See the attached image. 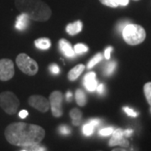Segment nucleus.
Listing matches in <instances>:
<instances>
[{
	"instance_id": "nucleus-1",
	"label": "nucleus",
	"mask_w": 151,
	"mask_h": 151,
	"mask_svg": "<svg viewBox=\"0 0 151 151\" xmlns=\"http://www.w3.org/2000/svg\"><path fill=\"white\" fill-rule=\"evenodd\" d=\"M4 136L6 140L11 145L24 147L40 143L45 136V131L36 124L19 122L8 125L4 131Z\"/></svg>"
},
{
	"instance_id": "nucleus-2",
	"label": "nucleus",
	"mask_w": 151,
	"mask_h": 151,
	"mask_svg": "<svg viewBox=\"0 0 151 151\" xmlns=\"http://www.w3.org/2000/svg\"><path fill=\"white\" fill-rule=\"evenodd\" d=\"M15 6L20 13L26 14L35 21H47L52 11L42 0H15Z\"/></svg>"
},
{
	"instance_id": "nucleus-3",
	"label": "nucleus",
	"mask_w": 151,
	"mask_h": 151,
	"mask_svg": "<svg viewBox=\"0 0 151 151\" xmlns=\"http://www.w3.org/2000/svg\"><path fill=\"white\" fill-rule=\"evenodd\" d=\"M123 37L125 42L130 45L141 44L146 38V32L141 25L129 24L123 29Z\"/></svg>"
},
{
	"instance_id": "nucleus-4",
	"label": "nucleus",
	"mask_w": 151,
	"mask_h": 151,
	"mask_svg": "<svg viewBox=\"0 0 151 151\" xmlns=\"http://www.w3.org/2000/svg\"><path fill=\"white\" fill-rule=\"evenodd\" d=\"M19 104V100L14 92L6 91L0 93V108L6 113L9 115L15 114Z\"/></svg>"
},
{
	"instance_id": "nucleus-5",
	"label": "nucleus",
	"mask_w": 151,
	"mask_h": 151,
	"mask_svg": "<svg viewBox=\"0 0 151 151\" xmlns=\"http://www.w3.org/2000/svg\"><path fill=\"white\" fill-rule=\"evenodd\" d=\"M16 64L23 73L28 76H35L39 70V65L36 60L29 57L25 53H20L16 57Z\"/></svg>"
},
{
	"instance_id": "nucleus-6",
	"label": "nucleus",
	"mask_w": 151,
	"mask_h": 151,
	"mask_svg": "<svg viewBox=\"0 0 151 151\" xmlns=\"http://www.w3.org/2000/svg\"><path fill=\"white\" fill-rule=\"evenodd\" d=\"M50 104L52 115L55 118H60L63 114L62 103H63V94L60 91H54L50 95Z\"/></svg>"
},
{
	"instance_id": "nucleus-7",
	"label": "nucleus",
	"mask_w": 151,
	"mask_h": 151,
	"mask_svg": "<svg viewBox=\"0 0 151 151\" xmlns=\"http://www.w3.org/2000/svg\"><path fill=\"white\" fill-rule=\"evenodd\" d=\"M14 76V65L10 59H0V81H9Z\"/></svg>"
},
{
	"instance_id": "nucleus-8",
	"label": "nucleus",
	"mask_w": 151,
	"mask_h": 151,
	"mask_svg": "<svg viewBox=\"0 0 151 151\" xmlns=\"http://www.w3.org/2000/svg\"><path fill=\"white\" fill-rule=\"evenodd\" d=\"M28 103L32 108L37 109L41 113H46L50 108V101L40 95H32L29 97Z\"/></svg>"
},
{
	"instance_id": "nucleus-9",
	"label": "nucleus",
	"mask_w": 151,
	"mask_h": 151,
	"mask_svg": "<svg viewBox=\"0 0 151 151\" xmlns=\"http://www.w3.org/2000/svg\"><path fill=\"white\" fill-rule=\"evenodd\" d=\"M129 141H127L124 139V130L121 129H117L113 130V134H112V138L108 143L109 146H116L119 145L122 147H128L129 146Z\"/></svg>"
},
{
	"instance_id": "nucleus-10",
	"label": "nucleus",
	"mask_w": 151,
	"mask_h": 151,
	"mask_svg": "<svg viewBox=\"0 0 151 151\" xmlns=\"http://www.w3.org/2000/svg\"><path fill=\"white\" fill-rule=\"evenodd\" d=\"M83 84L87 91H89V92L96 91L98 84H97V81L96 79L95 72L92 71V72L86 73L83 78Z\"/></svg>"
},
{
	"instance_id": "nucleus-11",
	"label": "nucleus",
	"mask_w": 151,
	"mask_h": 151,
	"mask_svg": "<svg viewBox=\"0 0 151 151\" xmlns=\"http://www.w3.org/2000/svg\"><path fill=\"white\" fill-rule=\"evenodd\" d=\"M59 48L60 51L68 58L75 57L76 53L74 51V48H72L70 43L65 39H60L59 40Z\"/></svg>"
},
{
	"instance_id": "nucleus-12",
	"label": "nucleus",
	"mask_w": 151,
	"mask_h": 151,
	"mask_svg": "<svg viewBox=\"0 0 151 151\" xmlns=\"http://www.w3.org/2000/svg\"><path fill=\"white\" fill-rule=\"evenodd\" d=\"M29 19L30 18L26 14L21 13L19 16H17L16 22H15V28L19 31L25 30L29 24Z\"/></svg>"
},
{
	"instance_id": "nucleus-13",
	"label": "nucleus",
	"mask_w": 151,
	"mask_h": 151,
	"mask_svg": "<svg viewBox=\"0 0 151 151\" xmlns=\"http://www.w3.org/2000/svg\"><path fill=\"white\" fill-rule=\"evenodd\" d=\"M85 70V65L83 64H79V65H76L75 67H73L71 70L68 72V75H67V77L69 79V81H76L81 74Z\"/></svg>"
},
{
	"instance_id": "nucleus-14",
	"label": "nucleus",
	"mask_w": 151,
	"mask_h": 151,
	"mask_svg": "<svg viewBox=\"0 0 151 151\" xmlns=\"http://www.w3.org/2000/svg\"><path fill=\"white\" fill-rule=\"evenodd\" d=\"M65 30L70 35H75L82 30V23L80 20H77L72 24H69L65 28Z\"/></svg>"
},
{
	"instance_id": "nucleus-15",
	"label": "nucleus",
	"mask_w": 151,
	"mask_h": 151,
	"mask_svg": "<svg viewBox=\"0 0 151 151\" xmlns=\"http://www.w3.org/2000/svg\"><path fill=\"white\" fill-rule=\"evenodd\" d=\"M35 45L40 50H48L51 46V41L48 38H39L35 40Z\"/></svg>"
},
{
	"instance_id": "nucleus-16",
	"label": "nucleus",
	"mask_w": 151,
	"mask_h": 151,
	"mask_svg": "<svg viewBox=\"0 0 151 151\" xmlns=\"http://www.w3.org/2000/svg\"><path fill=\"white\" fill-rule=\"evenodd\" d=\"M70 117L72 119V124L75 126H78L81 124V118H82V113L77 108H73L70 112Z\"/></svg>"
},
{
	"instance_id": "nucleus-17",
	"label": "nucleus",
	"mask_w": 151,
	"mask_h": 151,
	"mask_svg": "<svg viewBox=\"0 0 151 151\" xmlns=\"http://www.w3.org/2000/svg\"><path fill=\"white\" fill-rule=\"evenodd\" d=\"M76 102L78 106L80 107H84L86 104V94L81 89H77L76 91Z\"/></svg>"
},
{
	"instance_id": "nucleus-18",
	"label": "nucleus",
	"mask_w": 151,
	"mask_h": 151,
	"mask_svg": "<svg viewBox=\"0 0 151 151\" xmlns=\"http://www.w3.org/2000/svg\"><path fill=\"white\" fill-rule=\"evenodd\" d=\"M21 151H45L47 150V149L45 146L41 145L40 143H37V144H33L30 145L24 146L22 147L20 150Z\"/></svg>"
},
{
	"instance_id": "nucleus-19",
	"label": "nucleus",
	"mask_w": 151,
	"mask_h": 151,
	"mask_svg": "<svg viewBox=\"0 0 151 151\" xmlns=\"http://www.w3.org/2000/svg\"><path fill=\"white\" fill-rule=\"evenodd\" d=\"M117 63L116 61H110L105 66V69L103 70V73L105 76H111L116 68Z\"/></svg>"
},
{
	"instance_id": "nucleus-20",
	"label": "nucleus",
	"mask_w": 151,
	"mask_h": 151,
	"mask_svg": "<svg viewBox=\"0 0 151 151\" xmlns=\"http://www.w3.org/2000/svg\"><path fill=\"white\" fill-rule=\"evenodd\" d=\"M95 129V126L89 121L87 124H84L82 127V132L86 136H91L93 134V131Z\"/></svg>"
},
{
	"instance_id": "nucleus-21",
	"label": "nucleus",
	"mask_w": 151,
	"mask_h": 151,
	"mask_svg": "<svg viewBox=\"0 0 151 151\" xmlns=\"http://www.w3.org/2000/svg\"><path fill=\"white\" fill-rule=\"evenodd\" d=\"M103 55L101 54V53H97L95 56H93L92 59L90 60V61H89L88 64H87V68H88V69L92 68L96 64H97L98 62H100V61L103 60Z\"/></svg>"
},
{
	"instance_id": "nucleus-22",
	"label": "nucleus",
	"mask_w": 151,
	"mask_h": 151,
	"mask_svg": "<svg viewBox=\"0 0 151 151\" xmlns=\"http://www.w3.org/2000/svg\"><path fill=\"white\" fill-rule=\"evenodd\" d=\"M144 92L147 102L151 106V82H147L144 86Z\"/></svg>"
},
{
	"instance_id": "nucleus-23",
	"label": "nucleus",
	"mask_w": 151,
	"mask_h": 151,
	"mask_svg": "<svg viewBox=\"0 0 151 151\" xmlns=\"http://www.w3.org/2000/svg\"><path fill=\"white\" fill-rule=\"evenodd\" d=\"M74 51H75L76 54L86 53L88 51V47L84 44H76L74 46Z\"/></svg>"
},
{
	"instance_id": "nucleus-24",
	"label": "nucleus",
	"mask_w": 151,
	"mask_h": 151,
	"mask_svg": "<svg viewBox=\"0 0 151 151\" xmlns=\"http://www.w3.org/2000/svg\"><path fill=\"white\" fill-rule=\"evenodd\" d=\"M99 1L102 4L110 8H117L119 6L117 0H99Z\"/></svg>"
},
{
	"instance_id": "nucleus-25",
	"label": "nucleus",
	"mask_w": 151,
	"mask_h": 151,
	"mask_svg": "<svg viewBox=\"0 0 151 151\" xmlns=\"http://www.w3.org/2000/svg\"><path fill=\"white\" fill-rule=\"evenodd\" d=\"M113 129L112 127H109V128H105V129H102L101 130H99V134L101 136H109L113 134Z\"/></svg>"
},
{
	"instance_id": "nucleus-26",
	"label": "nucleus",
	"mask_w": 151,
	"mask_h": 151,
	"mask_svg": "<svg viewBox=\"0 0 151 151\" xmlns=\"http://www.w3.org/2000/svg\"><path fill=\"white\" fill-rule=\"evenodd\" d=\"M71 132L70 128H68L65 125H61L59 127V133L62 135H69Z\"/></svg>"
},
{
	"instance_id": "nucleus-27",
	"label": "nucleus",
	"mask_w": 151,
	"mask_h": 151,
	"mask_svg": "<svg viewBox=\"0 0 151 151\" xmlns=\"http://www.w3.org/2000/svg\"><path fill=\"white\" fill-rule=\"evenodd\" d=\"M124 111L127 113L129 116H130V117H134V118H135V117L138 116V113H136V112H134L133 109H131L130 108H128V107H124Z\"/></svg>"
},
{
	"instance_id": "nucleus-28",
	"label": "nucleus",
	"mask_w": 151,
	"mask_h": 151,
	"mask_svg": "<svg viewBox=\"0 0 151 151\" xmlns=\"http://www.w3.org/2000/svg\"><path fill=\"white\" fill-rule=\"evenodd\" d=\"M50 70L54 75H57V74L60 73L59 66L56 65V64H51V65H50Z\"/></svg>"
},
{
	"instance_id": "nucleus-29",
	"label": "nucleus",
	"mask_w": 151,
	"mask_h": 151,
	"mask_svg": "<svg viewBox=\"0 0 151 151\" xmlns=\"http://www.w3.org/2000/svg\"><path fill=\"white\" fill-rule=\"evenodd\" d=\"M112 50H113V47L112 46H108V48L105 50V51H104V57L107 60L110 59Z\"/></svg>"
},
{
	"instance_id": "nucleus-30",
	"label": "nucleus",
	"mask_w": 151,
	"mask_h": 151,
	"mask_svg": "<svg viewBox=\"0 0 151 151\" xmlns=\"http://www.w3.org/2000/svg\"><path fill=\"white\" fill-rule=\"evenodd\" d=\"M96 91H97L98 94L102 95V94H103L104 91H105V86L103 85V83H101V84H98V85H97V89H96Z\"/></svg>"
},
{
	"instance_id": "nucleus-31",
	"label": "nucleus",
	"mask_w": 151,
	"mask_h": 151,
	"mask_svg": "<svg viewBox=\"0 0 151 151\" xmlns=\"http://www.w3.org/2000/svg\"><path fill=\"white\" fill-rule=\"evenodd\" d=\"M28 115H29V113H28V111H26V110H21L19 113V116L20 119H25Z\"/></svg>"
},
{
	"instance_id": "nucleus-32",
	"label": "nucleus",
	"mask_w": 151,
	"mask_h": 151,
	"mask_svg": "<svg viewBox=\"0 0 151 151\" xmlns=\"http://www.w3.org/2000/svg\"><path fill=\"white\" fill-rule=\"evenodd\" d=\"M117 2L120 6H127L129 4V0H117Z\"/></svg>"
},
{
	"instance_id": "nucleus-33",
	"label": "nucleus",
	"mask_w": 151,
	"mask_h": 151,
	"mask_svg": "<svg viewBox=\"0 0 151 151\" xmlns=\"http://www.w3.org/2000/svg\"><path fill=\"white\" fill-rule=\"evenodd\" d=\"M129 24V22H124V23H121V24H119V25H118V26H119V30H120V31H123V29H124V27H125L127 24Z\"/></svg>"
},
{
	"instance_id": "nucleus-34",
	"label": "nucleus",
	"mask_w": 151,
	"mask_h": 151,
	"mask_svg": "<svg viewBox=\"0 0 151 151\" xmlns=\"http://www.w3.org/2000/svg\"><path fill=\"white\" fill-rule=\"evenodd\" d=\"M124 137H129L130 135L133 134V130L132 129H126L124 130Z\"/></svg>"
},
{
	"instance_id": "nucleus-35",
	"label": "nucleus",
	"mask_w": 151,
	"mask_h": 151,
	"mask_svg": "<svg viewBox=\"0 0 151 151\" xmlns=\"http://www.w3.org/2000/svg\"><path fill=\"white\" fill-rule=\"evenodd\" d=\"M71 97H72L71 92H67V93H66V100H67V102H70L71 101Z\"/></svg>"
},
{
	"instance_id": "nucleus-36",
	"label": "nucleus",
	"mask_w": 151,
	"mask_h": 151,
	"mask_svg": "<svg viewBox=\"0 0 151 151\" xmlns=\"http://www.w3.org/2000/svg\"><path fill=\"white\" fill-rule=\"evenodd\" d=\"M134 1H139V0H134Z\"/></svg>"
}]
</instances>
